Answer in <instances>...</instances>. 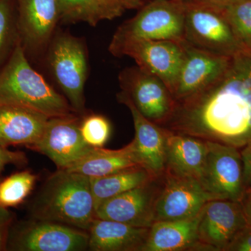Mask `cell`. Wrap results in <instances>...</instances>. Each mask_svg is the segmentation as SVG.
<instances>
[{
  "label": "cell",
  "instance_id": "obj_1",
  "mask_svg": "<svg viewBox=\"0 0 251 251\" xmlns=\"http://www.w3.org/2000/svg\"><path fill=\"white\" fill-rule=\"evenodd\" d=\"M30 211L33 219L88 232L96 218L90 178L57 170L44 183L31 204Z\"/></svg>",
  "mask_w": 251,
  "mask_h": 251
},
{
  "label": "cell",
  "instance_id": "obj_2",
  "mask_svg": "<svg viewBox=\"0 0 251 251\" xmlns=\"http://www.w3.org/2000/svg\"><path fill=\"white\" fill-rule=\"evenodd\" d=\"M0 104L26 107L49 117L72 115L70 103L31 67L20 42L0 69Z\"/></svg>",
  "mask_w": 251,
  "mask_h": 251
},
{
  "label": "cell",
  "instance_id": "obj_3",
  "mask_svg": "<svg viewBox=\"0 0 251 251\" xmlns=\"http://www.w3.org/2000/svg\"><path fill=\"white\" fill-rule=\"evenodd\" d=\"M185 41L193 47L232 57L244 47L229 23L224 6L205 0H184Z\"/></svg>",
  "mask_w": 251,
  "mask_h": 251
},
{
  "label": "cell",
  "instance_id": "obj_4",
  "mask_svg": "<svg viewBox=\"0 0 251 251\" xmlns=\"http://www.w3.org/2000/svg\"><path fill=\"white\" fill-rule=\"evenodd\" d=\"M110 51L117 57L126 55L134 59L140 69L163 80L173 94L184 60L182 43L112 38Z\"/></svg>",
  "mask_w": 251,
  "mask_h": 251
},
{
  "label": "cell",
  "instance_id": "obj_5",
  "mask_svg": "<svg viewBox=\"0 0 251 251\" xmlns=\"http://www.w3.org/2000/svg\"><path fill=\"white\" fill-rule=\"evenodd\" d=\"M184 0H153L117 29L113 38L185 41Z\"/></svg>",
  "mask_w": 251,
  "mask_h": 251
},
{
  "label": "cell",
  "instance_id": "obj_6",
  "mask_svg": "<svg viewBox=\"0 0 251 251\" xmlns=\"http://www.w3.org/2000/svg\"><path fill=\"white\" fill-rule=\"evenodd\" d=\"M206 142L205 159L198 181L214 200L239 202L246 188L240 150L216 142Z\"/></svg>",
  "mask_w": 251,
  "mask_h": 251
},
{
  "label": "cell",
  "instance_id": "obj_7",
  "mask_svg": "<svg viewBox=\"0 0 251 251\" xmlns=\"http://www.w3.org/2000/svg\"><path fill=\"white\" fill-rule=\"evenodd\" d=\"M89 249L87 231L51 221L19 223L10 231L7 250L82 251Z\"/></svg>",
  "mask_w": 251,
  "mask_h": 251
},
{
  "label": "cell",
  "instance_id": "obj_8",
  "mask_svg": "<svg viewBox=\"0 0 251 251\" xmlns=\"http://www.w3.org/2000/svg\"><path fill=\"white\" fill-rule=\"evenodd\" d=\"M50 63L73 110L83 112L87 62L82 43L71 35L59 36L51 48Z\"/></svg>",
  "mask_w": 251,
  "mask_h": 251
},
{
  "label": "cell",
  "instance_id": "obj_9",
  "mask_svg": "<svg viewBox=\"0 0 251 251\" xmlns=\"http://www.w3.org/2000/svg\"><path fill=\"white\" fill-rule=\"evenodd\" d=\"M120 81L122 92L144 117L159 126L169 120L174 110L175 99L159 77L137 67L124 70Z\"/></svg>",
  "mask_w": 251,
  "mask_h": 251
},
{
  "label": "cell",
  "instance_id": "obj_10",
  "mask_svg": "<svg viewBox=\"0 0 251 251\" xmlns=\"http://www.w3.org/2000/svg\"><path fill=\"white\" fill-rule=\"evenodd\" d=\"M212 200L197 179L165 172L155 202L154 222L191 219Z\"/></svg>",
  "mask_w": 251,
  "mask_h": 251
},
{
  "label": "cell",
  "instance_id": "obj_11",
  "mask_svg": "<svg viewBox=\"0 0 251 251\" xmlns=\"http://www.w3.org/2000/svg\"><path fill=\"white\" fill-rule=\"evenodd\" d=\"M163 174L141 186L105 201L96 209V218L150 228L154 223V206Z\"/></svg>",
  "mask_w": 251,
  "mask_h": 251
},
{
  "label": "cell",
  "instance_id": "obj_12",
  "mask_svg": "<svg viewBox=\"0 0 251 251\" xmlns=\"http://www.w3.org/2000/svg\"><path fill=\"white\" fill-rule=\"evenodd\" d=\"M92 148L82 138L78 118L70 115L50 117L41 138L29 149L49 157L57 169L64 170Z\"/></svg>",
  "mask_w": 251,
  "mask_h": 251
},
{
  "label": "cell",
  "instance_id": "obj_13",
  "mask_svg": "<svg viewBox=\"0 0 251 251\" xmlns=\"http://www.w3.org/2000/svg\"><path fill=\"white\" fill-rule=\"evenodd\" d=\"M248 226L239 202L212 200L200 214L198 233L205 251H225L239 231Z\"/></svg>",
  "mask_w": 251,
  "mask_h": 251
},
{
  "label": "cell",
  "instance_id": "obj_14",
  "mask_svg": "<svg viewBox=\"0 0 251 251\" xmlns=\"http://www.w3.org/2000/svg\"><path fill=\"white\" fill-rule=\"evenodd\" d=\"M227 103L244 143L251 142V47L230 57L224 74Z\"/></svg>",
  "mask_w": 251,
  "mask_h": 251
},
{
  "label": "cell",
  "instance_id": "obj_15",
  "mask_svg": "<svg viewBox=\"0 0 251 251\" xmlns=\"http://www.w3.org/2000/svg\"><path fill=\"white\" fill-rule=\"evenodd\" d=\"M184 60L173 92L175 101L198 93L217 80L227 69L231 57L206 52L182 42Z\"/></svg>",
  "mask_w": 251,
  "mask_h": 251
},
{
  "label": "cell",
  "instance_id": "obj_16",
  "mask_svg": "<svg viewBox=\"0 0 251 251\" xmlns=\"http://www.w3.org/2000/svg\"><path fill=\"white\" fill-rule=\"evenodd\" d=\"M119 101L129 109L135 127V138L128 144L137 164L158 176L166 169L168 130L144 117L123 92L117 95Z\"/></svg>",
  "mask_w": 251,
  "mask_h": 251
},
{
  "label": "cell",
  "instance_id": "obj_17",
  "mask_svg": "<svg viewBox=\"0 0 251 251\" xmlns=\"http://www.w3.org/2000/svg\"><path fill=\"white\" fill-rule=\"evenodd\" d=\"M49 118L26 107L0 104V145L30 148L41 138Z\"/></svg>",
  "mask_w": 251,
  "mask_h": 251
},
{
  "label": "cell",
  "instance_id": "obj_18",
  "mask_svg": "<svg viewBox=\"0 0 251 251\" xmlns=\"http://www.w3.org/2000/svg\"><path fill=\"white\" fill-rule=\"evenodd\" d=\"M18 26L26 45L44 46L52 35L59 19L57 0H18Z\"/></svg>",
  "mask_w": 251,
  "mask_h": 251
},
{
  "label": "cell",
  "instance_id": "obj_19",
  "mask_svg": "<svg viewBox=\"0 0 251 251\" xmlns=\"http://www.w3.org/2000/svg\"><path fill=\"white\" fill-rule=\"evenodd\" d=\"M200 214L181 221L153 223L140 251H205L198 238Z\"/></svg>",
  "mask_w": 251,
  "mask_h": 251
},
{
  "label": "cell",
  "instance_id": "obj_20",
  "mask_svg": "<svg viewBox=\"0 0 251 251\" xmlns=\"http://www.w3.org/2000/svg\"><path fill=\"white\" fill-rule=\"evenodd\" d=\"M150 228L95 218L89 233V250L93 251H140Z\"/></svg>",
  "mask_w": 251,
  "mask_h": 251
},
{
  "label": "cell",
  "instance_id": "obj_21",
  "mask_svg": "<svg viewBox=\"0 0 251 251\" xmlns=\"http://www.w3.org/2000/svg\"><path fill=\"white\" fill-rule=\"evenodd\" d=\"M206 151V140L168 130L165 172L198 180L202 173Z\"/></svg>",
  "mask_w": 251,
  "mask_h": 251
},
{
  "label": "cell",
  "instance_id": "obj_22",
  "mask_svg": "<svg viewBox=\"0 0 251 251\" xmlns=\"http://www.w3.org/2000/svg\"><path fill=\"white\" fill-rule=\"evenodd\" d=\"M139 166L135 161L129 145L120 150L92 148L75 163L64 169L90 178L103 177L122 170Z\"/></svg>",
  "mask_w": 251,
  "mask_h": 251
},
{
  "label": "cell",
  "instance_id": "obj_23",
  "mask_svg": "<svg viewBox=\"0 0 251 251\" xmlns=\"http://www.w3.org/2000/svg\"><path fill=\"white\" fill-rule=\"evenodd\" d=\"M155 176L143 167L136 166L103 177L90 178L95 210L105 201L141 186Z\"/></svg>",
  "mask_w": 251,
  "mask_h": 251
},
{
  "label": "cell",
  "instance_id": "obj_24",
  "mask_svg": "<svg viewBox=\"0 0 251 251\" xmlns=\"http://www.w3.org/2000/svg\"><path fill=\"white\" fill-rule=\"evenodd\" d=\"M59 17L69 22L82 21L92 26L111 20L100 0H57Z\"/></svg>",
  "mask_w": 251,
  "mask_h": 251
},
{
  "label": "cell",
  "instance_id": "obj_25",
  "mask_svg": "<svg viewBox=\"0 0 251 251\" xmlns=\"http://www.w3.org/2000/svg\"><path fill=\"white\" fill-rule=\"evenodd\" d=\"M36 178L31 172L23 171L0 181V206L13 207L24 202L32 191Z\"/></svg>",
  "mask_w": 251,
  "mask_h": 251
},
{
  "label": "cell",
  "instance_id": "obj_26",
  "mask_svg": "<svg viewBox=\"0 0 251 251\" xmlns=\"http://www.w3.org/2000/svg\"><path fill=\"white\" fill-rule=\"evenodd\" d=\"M224 7L241 44L251 47V0H237Z\"/></svg>",
  "mask_w": 251,
  "mask_h": 251
},
{
  "label": "cell",
  "instance_id": "obj_27",
  "mask_svg": "<svg viewBox=\"0 0 251 251\" xmlns=\"http://www.w3.org/2000/svg\"><path fill=\"white\" fill-rule=\"evenodd\" d=\"M80 131L87 145L92 148H103L110 138L111 126L105 117L92 115L81 122Z\"/></svg>",
  "mask_w": 251,
  "mask_h": 251
},
{
  "label": "cell",
  "instance_id": "obj_28",
  "mask_svg": "<svg viewBox=\"0 0 251 251\" xmlns=\"http://www.w3.org/2000/svg\"><path fill=\"white\" fill-rule=\"evenodd\" d=\"M14 32L11 0H0V67L14 46Z\"/></svg>",
  "mask_w": 251,
  "mask_h": 251
},
{
  "label": "cell",
  "instance_id": "obj_29",
  "mask_svg": "<svg viewBox=\"0 0 251 251\" xmlns=\"http://www.w3.org/2000/svg\"><path fill=\"white\" fill-rule=\"evenodd\" d=\"M14 216L7 208L0 206V251L7 250L8 242Z\"/></svg>",
  "mask_w": 251,
  "mask_h": 251
},
{
  "label": "cell",
  "instance_id": "obj_30",
  "mask_svg": "<svg viewBox=\"0 0 251 251\" xmlns=\"http://www.w3.org/2000/svg\"><path fill=\"white\" fill-rule=\"evenodd\" d=\"M225 251H251V226L239 231Z\"/></svg>",
  "mask_w": 251,
  "mask_h": 251
},
{
  "label": "cell",
  "instance_id": "obj_31",
  "mask_svg": "<svg viewBox=\"0 0 251 251\" xmlns=\"http://www.w3.org/2000/svg\"><path fill=\"white\" fill-rule=\"evenodd\" d=\"M27 163V158L22 151H10L7 148L0 145V173L7 165L23 166Z\"/></svg>",
  "mask_w": 251,
  "mask_h": 251
},
{
  "label": "cell",
  "instance_id": "obj_32",
  "mask_svg": "<svg viewBox=\"0 0 251 251\" xmlns=\"http://www.w3.org/2000/svg\"><path fill=\"white\" fill-rule=\"evenodd\" d=\"M111 20L121 16L125 10L138 7L133 0H100Z\"/></svg>",
  "mask_w": 251,
  "mask_h": 251
},
{
  "label": "cell",
  "instance_id": "obj_33",
  "mask_svg": "<svg viewBox=\"0 0 251 251\" xmlns=\"http://www.w3.org/2000/svg\"><path fill=\"white\" fill-rule=\"evenodd\" d=\"M246 186L251 185V142L240 149Z\"/></svg>",
  "mask_w": 251,
  "mask_h": 251
},
{
  "label": "cell",
  "instance_id": "obj_34",
  "mask_svg": "<svg viewBox=\"0 0 251 251\" xmlns=\"http://www.w3.org/2000/svg\"><path fill=\"white\" fill-rule=\"evenodd\" d=\"M239 204L242 206L248 225L251 226V185L246 186Z\"/></svg>",
  "mask_w": 251,
  "mask_h": 251
},
{
  "label": "cell",
  "instance_id": "obj_35",
  "mask_svg": "<svg viewBox=\"0 0 251 251\" xmlns=\"http://www.w3.org/2000/svg\"><path fill=\"white\" fill-rule=\"evenodd\" d=\"M205 1L212 3V4L219 5V6H226L232 4V2L237 1V0H205Z\"/></svg>",
  "mask_w": 251,
  "mask_h": 251
},
{
  "label": "cell",
  "instance_id": "obj_36",
  "mask_svg": "<svg viewBox=\"0 0 251 251\" xmlns=\"http://www.w3.org/2000/svg\"><path fill=\"white\" fill-rule=\"evenodd\" d=\"M133 1H134L135 4L137 5L138 7H140L143 5V0H133Z\"/></svg>",
  "mask_w": 251,
  "mask_h": 251
}]
</instances>
